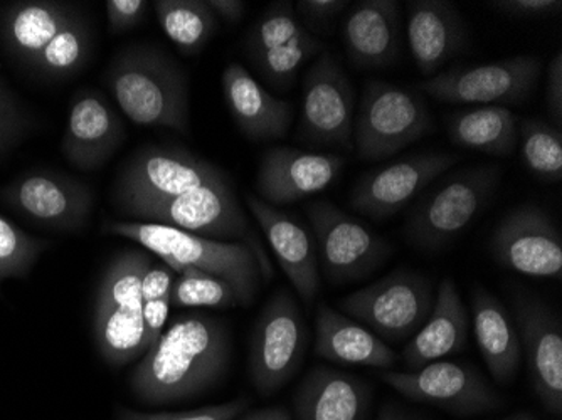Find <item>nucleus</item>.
Listing matches in <instances>:
<instances>
[{
  "instance_id": "nucleus-6",
  "label": "nucleus",
  "mask_w": 562,
  "mask_h": 420,
  "mask_svg": "<svg viewBox=\"0 0 562 420\" xmlns=\"http://www.w3.org/2000/svg\"><path fill=\"white\" fill-rule=\"evenodd\" d=\"M122 214L135 223L160 224L214 241L245 242L257 252L267 281L273 276L267 252L252 232L229 177L177 197L134 205Z\"/></svg>"
},
{
  "instance_id": "nucleus-4",
  "label": "nucleus",
  "mask_w": 562,
  "mask_h": 420,
  "mask_svg": "<svg viewBox=\"0 0 562 420\" xmlns=\"http://www.w3.org/2000/svg\"><path fill=\"white\" fill-rule=\"evenodd\" d=\"M101 230L131 239L162 259L173 273L179 266H191L226 281L235 287L241 306L251 305L260 293L265 271L257 252L245 242L214 241L173 227L135 220H105Z\"/></svg>"
},
{
  "instance_id": "nucleus-14",
  "label": "nucleus",
  "mask_w": 562,
  "mask_h": 420,
  "mask_svg": "<svg viewBox=\"0 0 562 420\" xmlns=\"http://www.w3.org/2000/svg\"><path fill=\"white\" fill-rule=\"evenodd\" d=\"M353 88L339 59L322 50L303 78V104L296 140L312 148L352 150Z\"/></svg>"
},
{
  "instance_id": "nucleus-37",
  "label": "nucleus",
  "mask_w": 562,
  "mask_h": 420,
  "mask_svg": "<svg viewBox=\"0 0 562 420\" xmlns=\"http://www.w3.org/2000/svg\"><path fill=\"white\" fill-rule=\"evenodd\" d=\"M36 128V118L21 98L0 80V157L14 150Z\"/></svg>"
},
{
  "instance_id": "nucleus-21",
  "label": "nucleus",
  "mask_w": 562,
  "mask_h": 420,
  "mask_svg": "<svg viewBox=\"0 0 562 420\" xmlns=\"http://www.w3.org/2000/svg\"><path fill=\"white\" fill-rule=\"evenodd\" d=\"M344 157L290 147L265 151L255 177L257 197L270 205H286L324 192L342 172Z\"/></svg>"
},
{
  "instance_id": "nucleus-28",
  "label": "nucleus",
  "mask_w": 562,
  "mask_h": 420,
  "mask_svg": "<svg viewBox=\"0 0 562 420\" xmlns=\"http://www.w3.org/2000/svg\"><path fill=\"white\" fill-rule=\"evenodd\" d=\"M469 341V313L451 277L438 286L437 298L422 330L404 347V371H418L462 352Z\"/></svg>"
},
{
  "instance_id": "nucleus-30",
  "label": "nucleus",
  "mask_w": 562,
  "mask_h": 420,
  "mask_svg": "<svg viewBox=\"0 0 562 420\" xmlns=\"http://www.w3.org/2000/svg\"><path fill=\"white\" fill-rule=\"evenodd\" d=\"M472 317L476 345L488 372L497 384H510L522 360V347L513 317L501 299L480 286L473 290Z\"/></svg>"
},
{
  "instance_id": "nucleus-7",
  "label": "nucleus",
  "mask_w": 562,
  "mask_h": 420,
  "mask_svg": "<svg viewBox=\"0 0 562 420\" xmlns=\"http://www.w3.org/2000/svg\"><path fill=\"white\" fill-rule=\"evenodd\" d=\"M501 179V167L494 163L470 167L448 177L407 217V242L422 251H438L450 245L487 208Z\"/></svg>"
},
{
  "instance_id": "nucleus-45",
  "label": "nucleus",
  "mask_w": 562,
  "mask_h": 420,
  "mask_svg": "<svg viewBox=\"0 0 562 420\" xmlns=\"http://www.w3.org/2000/svg\"><path fill=\"white\" fill-rule=\"evenodd\" d=\"M375 420H423L422 417L415 416V413L406 412L403 407L397 404H384L379 410L378 419Z\"/></svg>"
},
{
  "instance_id": "nucleus-19",
  "label": "nucleus",
  "mask_w": 562,
  "mask_h": 420,
  "mask_svg": "<svg viewBox=\"0 0 562 420\" xmlns=\"http://www.w3.org/2000/svg\"><path fill=\"white\" fill-rule=\"evenodd\" d=\"M491 249L495 261L507 270L561 280V232L539 205H519L505 214L492 234Z\"/></svg>"
},
{
  "instance_id": "nucleus-15",
  "label": "nucleus",
  "mask_w": 562,
  "mask_h": 420,
  "mask_svg": "<svg viewBox=\"0 0 562 420\" xmlns=\"http://www.w3.org/2000/svg\"><path fill=\"white\" fill-rule=\"evenodd\" d=\"M0 202L12 213L58 232L87 227L94 207L90 185L53 170L33 169L0 189Z\"/></svg>"
},
{
  "instance_id": "nucleus-20",
  "label": "nucleus",
  "mask_w": 562,
  "mask_h": 420,
  "mask_svg": "<svg viewBox=\"0 0 562 420\" xmlns=\"http://www.w3.org/2000/svg\"><path fill=\"white\" fill-rule=\"evenodd\" d=\"M514 320H516L520 347L526 353L533 391L549 412L561 417V318L538 296L520 292L514 296Z\"/></svg>"
},
{
  "instance_id": "nucleus-8",
  "label": "nucleus",
  "mask_w": 562,
  "mask_h": 420,
  "mask_svg": "<svg viewBox=\"0 0 562 420\" xmlns=\"http://www.w3.org/2000/svg\"><path fill=\"white\" fill-rule=\"evenodd\" d=\"M431 126V113L419 90L371 81L353 122L357 157L369 162L390 159L428 134Z\"/></svg>"
},
{
  "instance_id": "nucleus-46",
  "label": "nucleus",
  "mask_w": 562,
  "mask_h": 420,
  "mask_svg": "<svg viewBox=\"0 0 562 420\" xmlns=\"http://www.w3.org/2000/svg\"><path fill=\"white\" fill-rule=\"evenodd\" d=\"M502 420H533V419H530V417H527V416H517V417H508V419H502Z\"/></svg>"
},
{
  "instance_id": "nucleus-12",
  "label": "nucleus",
  "mask_w": 562,
  "mask_h": 420,
  "mask_svg": "<svg viewBox=\"0 0 562 420\" xmlns=\"http://www.w3.org/2000/svg\"><path fill=\"white\" fill-rule=\"evenodd\" d=\"M308 331L295 296L278 290L261 309L249 341V375L263 397L289 384L305 360Z\"/></svg>"
},
{
  "instance_id": "nucleus-36",
  "label": "nucleus",
  "mask_w": 562,
  "mask_h": 420,
  "mask_svg": "<svg viewBox=\"0 0 562 420\" xmlns=\"http://www.w3.org/2000/svg\"><path fill=\"white\" fill-rule=\"evenodd\" d=\"M176 273L162 264H151L142 281V313H144L145 345L150 349L166 330L170 311V287Z\"/></svg>"
},
{
  "instance_id": "nucleus-18",
  "label": "nucleus",
  "mask_w": 562,
  "mask_h": 420,
  "mask_svg": "<svg viewBox=\"0 0 562 420\" xmlns=\"http://www.w3.org/2000/svg\"><path fill=\"white\" fill-rule=\"evenodd\" d=\"M460 160V155L431 150L379 167L357 180L350 191L349 205L356 213L371 219H390Z\"/></svg>"
},
{
  "instance_id": "nucleus-3",
  "label": "nucleus",
  "mask_w": 562,
  "mask_h": 420,
  "mask_svg": "<svg viewBox=\"0 0 562 420\" xmlns=\"http://www.w3.org/2000/svg\"><path fill=\"white\" fill-rule=\"evenodd\" d=\"M105 83L120 110L135 125L189 134L188 72L159 44L123 47L106 68Z\"/></svg>"
},
{
  "instance_id": "nucleus-23",
  "label": "nucleus",
  "mask_w": 562,
  "mask_h": 420,
  "mask_svg": "<svg viewBox=\"0 0 562 420\" xmlns=\"http://www.w3.org/2000/svg\"><path fill=\"white\" fill-rule=\"evenodd\" d=\"M245 202L296 295L311 306L321 292L317 246L312 234L295 217L267 204L251 192H245Z\"/></svg>"
},
{
  "instance_id": "nucleus-16",
  "label": "nucleus",
  "mask_w": 562,
  "mask_h": 420,
  "mask_svg": "<svg viewBox=\"0 0 562 420\" xmlns=\"http://www.w3.org/2000/svg\"><path fill=\"white\" fill-rule=\"evenodd\" d=\"M538 56H514L475 66H457L428 78L418 90L450 104H514L532 93L541 78Z\"/></svg>"
},
{
  "instance_id": "nucleus-13",
  "label": "nucleus",
  "mask_w": 562,
  "mask_h": 420,
  "mask_svg": "<svg viewBox=\"0 0 562 420\" xmlns=\"http://www.w3.org/2000/svg\"><path fill=\"white\" fill-rule=\"evenodd\" d=\"M305 213L314 230L325 280L331 286L364 280L393 254V248L381 236L347 216L331 202H312Z\"/></svg>"
},
{
  "instance_id": "nucleus-35",
  "label": "nucleus",
  "mask_w": 562,
  "mask_h": 420,
  "mask_svg": "<svg viewBox=\"0 0 562 420\" xmlns=\"http://www.w3.org/2000/svg\"><path fill=\"white\" fill-rule=\"evenodd\" d=\"M241 306L235 287L206 273L177 276L170 287V308H236Z\"/></svg>"
},
{
  "instance_id": "nucleus-40",
  "label": "nucleus",
  "mask_w": 562,
  "mask_h": 420,
  "mask_svg": "<svg viewBox=\"0 0 562 420\" xmlns=\"http://www.w3.org/2000/svg\"><path fill=\"white\" fill-rule=\"evenodd\" d=\"M347 5V0H299L293 8L306 30L315 34V30H324Z\"/></svg>"
},
{
  "instance_id": "nucleus-42",
  "label": "nucleus",
  "mask_w": 562,
  "mask_h": 420,
  "mask_svg": "<svg viewBox=\"0 0 562 420\" xmlns=\"http://www.w3.org/2000/svg\"><path fill=\"white\" fill-rule=\"evenodd\" d=\"M546 101H548V110L555 122L558 128L562 122V50H558V55L552 59L548 69V84H546Z\"/></svg>"
},
{
  "instance_id": "nucleus-44",
  "label": "nucleus",
  "mask_w": 562,
  "mask_h": 420,
  "mask_svg": "<svg viewBox=\"0 0 562 420\" xmlns=\"http://www.w3.org/2000/svg\"><path fill=\"white\" fill-rule=\"evenodd\" d=\"M238 420H292V416L285 407H267L245 412Z\"/></svg>"
},
{
  "instance_id": "nucleus-24",
  "label": "nucleus",
  "mask_w": 562,
  "mask_h": 420,
  "mask_svg": "<svg viewBox=\"0 0 562 420\" xmlns=\"http://www.w3.org/2000/svg\"><path fill=\"white\" fill-rule=\"evenodd\" d=\"M406 9L407 44L416 68L432 78L469 46L465 19L447 0H409Z\"/></svg>"
},
{
  "instance_id": "nucleus-26",
  "label": "nucleus",
  "mask_w": 562,
  "mask_h": 420,
  "mask_svg": "<svg viewBox=\"0 0 562 420\" xmlns=\"http://www.w3.org/2000/svg\"><path fill=\"white\" fill-rule=\"evenodd\" d=\"M342 37L353 68H391L401 56L400 4L394 0L357 2L347 15Z\"/></svg>"
},
{
  "instance_id": "nucleus-41",
  "label": "nucleus",
  "mask_w": 562,
  "mask_h": 420,
  "mask_svg": "<svg viewBox=\"0 0 562 420\" xmlns=\"http://www.w3.org/2000/svg\"><path fill=\"white\" fill-rule=\"evenodd\" d=\"M494 11L516 19H541L561 12V0H495L488 2Z\"/></svg>"
},
{
  "instance_id": "nucleus-11",
  "label": "nucleus",
  "mask_w": 562,
  "mask_h": 420,
  "mask_svg": "<svg viewBox=\"0 0 562 420\" xmlns=\"http://www.w3.org/2000/svg\"><path fill=\"white\" fill-rule=\"evenodd\" d=\"M324 50L321 37L306 30L292 2H274L246 31L243 53L252 71L277 93L296 83L300 69Z\"/></svg>"
},
{
  "instance_id": "nucleus-43",
  "label": "nucleus",
  "mask_w": 562,
  "mask_h": 420,
  "mask_svg": "<svg viewBox=\"0 0 562 420\" xmlns=\"http://www.w3.org/2000/svg\"><path fill=\"white\" fill-rule=\"evenodd\" d=\"M207 5L217 21L227 22V24H238L248 9V4L243 0H207Z\"/></svg>"
},
{
  "instance_id": "nucleus-29",
  "label": "nucleus",
  "mask_w": 562,
  "mask_h": 420,
  "mask_svg": "<svg viewBox=\"0 0 562 420\" xmlns=\"http://www.w3.org/2000/svg\"><path fill=\"white\" fill-rule=\"evenodd\" d=\"M314 353L340 365L372 366L390 371L397 362L396 352L371 330L330 308L317 306Z\"/></svg>"
},
{
  "instance_id": "nucleus-10",
  "label": "nucleus",
  "mask_w": 562,
  "mask_h": 420,
  "mask_svg": "<svg viewBox=\"0 0 562 420\" xmlns=\"http://www.w3.org/2000/svg\"><path fill=\"white\" fill-rule=\"evenodd\" d=\"M226 177L220 167L191 151L150 145L135 151L116 173L113 202L123 213L134 205L177 197Z\"/></svg>"
},
{
  "instance_id": "nucleus-17",
  "label": "nucleus",
  "mask_w": 562,
  "mask_h": 420,
  "mask_svg": "<svg viewBox=\"0 0 562 420\" xmlns=\"http://www.w3.org/2000/svg\"><path fill=\"white\" fill-rule=\"evenodd\" d=\"M386 382L401 396L428 404L457 416L494 412L504 400L482 377L475 366L465 363L432 362L418 371H381Z\"/></svg>"
},
{
  "instance_id": "nucleus-22",
  "label": "nucleus",
  "mask_w": 562,
  "mask_h": 420,
  "mask_svg": "<svg viewBox=\"0 0 562 420\" xmlns=\"http://www.w3.org/2000/svg\"><path fill=\"white\" fill-rule=\"evenodd\" d=\"M125 137L122 118L105 94L93 88L76 91L61 140L63 155L72 167L83 172L101 169Z\"/></svg>"
},
{
  "instance_id": "nucleus-33",
  "label": "nucleus",
  "mask_w": 562,
  "mask_h": 420,
  "mask_svg": "<svg viewBox=\"0 0 562 420\" xmlns=\"http://www.w3.org/2000/svg\"><path fill=\"white\" fill-rule=\"evenodd\" d=\"M519 141L524 166L536 179L549 183L561 182V128L541 120H524L519 125Z\"/></svg>"
},
{
  "instance_id": "nucleus-27",
  "label": "nucleus",
  "mask_w": 562,
  "mask_h": 420,
  "mask_svg": "<svg viewBox=\"0 0 562 420\" xmlns=\"http://www.w3.org/2000/svg\"><path fill=\"white\" fill-rule=\"evenodd\" d=\"M371 387L347 372L314 366L293 397L296 420H364Z\"/></svg>"
},
{
  "instance_id": "nucleus-39",
  "label": "nucleus",
  "mask_w": 562,
  "mask_h": 420,
  "mask_svg": "<svg viewBox=\"0 0 562 420\" xmlns=\"http://www.w3.org/2000/svg\"><path fill=\"white\" fill-rule=\"evenodd\" d=\"M150 5L147 0H110L106 2L110 33L122 34L140 25Z\"/></svg>"
},
{
  "instance_id": "nucleus-25",
  "label": "nucleus",
  "mask_w": 562,
  "mask_h": 420,
  "mask_svg": "<svg viewBox=\"0 0 562 420\" xmlns=\"http://www.w3.org/2000/svg\"><path fill=\"white\" fill-rule=\"evenodd\" d=\"M223 94L227 112L249 140H280L289 134L293 104L271 94L239 63L224 68Z\"/></svg>"
},
{
  "instance_id": "nucleus-9",
  "label": "nucleus",
  "mask_w": 562,
  "mask_h": 420,
  "mask_svg": "<svg viewBox=\"0 0 562 420\" xmlns=\"http://www.w3.org/2000/svg\"><path fill=\"white\" fill-rule=\"evenodd\" d=\"M435 286L425 274L396 270L340 299V311L384 343L412 340L435 305Z\"/></svg>"
},
{
  "instance_id": "nucleus-2",
  "label": "nucleus",
  "mask_w": 562,
  "mask_h": 420,
  "mask_svg": "<svg viewBox=\"0 0 562 420\" xmlns=\"http://www.w3.org/2000/svg\"><path fill=\"white\" fill-rule=\"evenodd\" d=\"M0 44L31 75L65 81L90 61V24L80 9L59 0H15L0 9Z\"/></svg>"
},
{
  "instance_id": "nucleus-34",
  "label": "nucleus",
  "mask_w": 562,
  "mask_h": 420,
  "mask_svg": "<svg viewBox=\"0 0 562 420\" xmlns=\"http://www.w3.org/2000/svg\"><path fill=\"white\" fill-rule=\"evenodd\" d=\"M50 248L46 239L34 238L0 216V292L8 280L30 276L41 256Z\"/></svg>"
},
{
  "instance_id": "nucleus-32",
  "label": "nucleus",
  "mask_w": 562,
  "mask_h": 420,
  "mask_svg": "<svg viewBox=\"0 0 562 420\" xmlns=\"http://www.w3.org/2000/svg\"><path fill=\"white\" fill-rule=\"evenodd\" d=\"M154 9L160 30L184 56L206 49L220 27L207 0H157Z\"/></svg>"
},
{
  "instance_id": "nucleus-31",
  "label": "nucleus",
  "mask_w": 562,
  "mask_h": 420,
  "mask_svg": "<svg viewBox=\"0 0 562 420\" xmlns=\"http://www.w3.org/2000/svg\"><path fill=\"white\" fill-rule=\"evenodd\" d=\"M447 132L451 144L497 157L514 154L519 144L517 116L497 104L451 113Z\"/></svg>"
},
{
  "instance_id": "nucleus-38",
  "label": "nucleus",
  "mask_w": 562,
  "mask_h": 420,
  "mask_svg": "<svg viewBox=\"0 0 562 420\" xmlns=\"http://www.w3.org/2000/svg\"><path fill=\"white\" fill-rule=\"evenodd\" d=\"M251 406L248 397H238L232 402L220 406L202 407L186 412H138V410L119 407L116 420H238Z\"/></svg>"
},
{
  "instance_id": "nucleus-5",
  "label": "nucleus",
  "mask_w": 562,
  "mask_h": 420,
  "mask_svg": "<svg viewBox=\"0 0 562 420\" xmlns=\"http://www.w3.org/2000/svg\"><path fill=\"white\" fill-rule=\"evenodd\" d=\"M151 264L148 251L128 249L119 252L101 274L91 325L98 353L109 365H128L147 352L142 281Z\"/></svg>"
},
{
  "instance_id": "nucleus-1",
  "label": "nucleus",
  "mask_w": 562,
  "mask_h": 420,
  "mask_svg": "<svg viewBox=\"0 0 562 420\" xmlns=\"http://www.w3.org/2000/svg\"><path fill=\"white\" fill-rule=\"evenodd\" d=\"M232 330L207 313H186L138 360L131 388L150 406L181 402L223 381L232 363Z\"/></svg>"
}]
</instances>
